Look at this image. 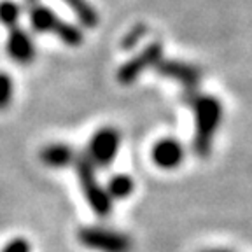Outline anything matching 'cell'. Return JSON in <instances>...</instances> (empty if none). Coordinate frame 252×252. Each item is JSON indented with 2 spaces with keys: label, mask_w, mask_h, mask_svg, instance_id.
<instances>
[{
  "label": "cell",
  "mask_w": 252,
  "mask_h": 252,
  "mask_svg": "<svg viewBox=\"0 0 252 252\" xmlns=\"http://www.w3.org/2000/svg\"><path fill=\"white\" fill-rule=\"evenodd\" d=\"M194 109V153L200 158H207L212 151L214 135L222 119V105L216 96L198 94L193 100Z\"/></svg>",
  "instance_id": "6da1fadb"
},
{
  "label": "cell",
  "mask_w": 252,
  "mask_h": 252,
  "mask_svg": "<svg viewBox=\"0 0 252 252\" xmlns=\"http://www.w3.org/2000/svg\"><path fill=\"white\" fill-rule=\"evenodd\" d=\"M75 170H77L79 184H81L84 198H86L91 210L98 217L109 216L112 210V200L107 194V189L102 188L96 181L93 163L86 156H81L79 159H75Z\"/></svg>",
  "instance_id": "7a4b0ae2"
},
{
  "label": "cell",
  "mask_w": 252,
  "mask_h": 252,
  "mask_svg": "<svg viewBox=\"0 0 252 252\" xmlns=\"http://www.w3.org/2000/svg\"><path fill=\"white\" fill-rule=\"evenodd\" d=\"M77 240L96 252H131L133 240L121 231L102 226H84L77 231Z\"/></svg>",
  "instance_id": "3957f363"
},
{
  "label": "cell",
  "mask_w": 252,
  "mask_h": 252,
  "mask_svg": "<svg viewBox=\"0 0 252 252\" xmlns=\"http://www.w3.org/2000/svg\"><path fill=\"white\" fill-rule=\"evenodd\" d=\"M118 130L114 128H102L91 137L90 147H88V159L93 163V166H107L114 161L119 149Z\"/></svg>",
  "instance_id": "277c9868"
},
{
  "label": "cell",
  "mask_w": 252,
  "mask_h": 252,
  "mask_svg": "<svg viewBox=\"0 0 252 252\" xmlns=\"http://www.w3.org/2000/svg\"><path fill=\"white\" fill-rule=\"evenodd\" d=\"M161 46L159 44H151L138 56L125 63L118 72V81L121 84H131L142 72L149 67H156L158 63L161 62Z\"/></svg>",
  "instance_id": "5b68a950"
},
{
  "label": "cell",
  "mask_w": 252,
  "mask_h": 252,
  "mask_svg": "<svg viewBox=\"0 0 252 252\" xmlns=\"http://www.w3.org/2000/svg\"><path fill=\"white\" fill-rule=\"evenodd\" d=\"M153 161L163 170L177 168L184 161V147L175 138H161L153 147Z\"/></svg>",
  "instance_id": "8992f818"
},
{
  "label": "cell",
  "mask_w": 252,
  "mask_h": 252,
  "mask_svg": "<svg viewBox=\"0 0 252 252\" xmlns=\"http://www.w3.org/2000/svg\"><path fill=\"white\" fill-rule=\"evenodd\" d=\"M7 53L12 62L18 63H30L35 56V47L32 42L30 35L21 28H11L7 39Z\"/></svg>",
  "instance_id": "52a82bcc"
},
{
  "label": "cell",
  "mask_w": 252,
  "mask_h": 252,
  "mask_svg": "<svg viewBox=\"0 0 252 252\" xmlns=\"http://www.w3.org/2000/svg\"><path fill=\"white\" fill-rule=\"evenodd\" d=\"M156 67L159 74L166 75V77L177 79V81H181L188 88H196L198 83H200V72H198V68L191 67L188 63L170 60V62H159Z\"/></svg>",
  "instance_id": "ba28073f"
},
{
  "label": "cell",
  "mask_w": 252,
  "mask_h": 252,
  "mask_svg": "<svg viewBox=\"0 0 252 252\" xmlns=\"http://www.w3.org/2000/svg\"><path fill=\"white\" fill-rule=\"evenodd\" d=\"M40 161L51 168H63L75 161V153L67 144H51L40 151Z\"/></svg>",
  "instance_id": "9c48e42d"
},
{
  "label": "cell",
  "mask_w": 252,
  "mask_h": 252,
  "mask_svg": "<svg viewBox=\"0 0 252 252\" xmlns=\"http://www.w3.org/2000/svg\"><path fill=\"white\" fill-rule=\"evenodd\" d=\"M30 23L35 32L40 33H55L58 32L62 20L46 5H35L30 11Z\"/></svg>",
  "instance_id": "30bf717a"
},
{
  "label": "cell",
  "mask_w": 252,
  "mask_h": 252,
  "mask_svg": "<svg viewBox=\"0 0 252 252\" xmlns=\"http://www.w3.org/2000/svg\"><path fill=\"white\" fill-rule=\"evenodd\" d=\"M105 189H107V194L110 196V200H125V198H128L133 193L135 184L130 175L119 173V175H114V177L110 179L109 186Z\"/></svg>",
  "instance_id": "8fae6325"
},
{
  "label": "cell",
  "mask_w": 252,
  "mask_h": 252,
  "mask_svg": "<svg viewBox=\"0 0 252 252\" xmlns=\"http://www.w3.org/2000/svg\"><path fill=\"white\" fill-rule=\"evenodd\" d=\"M63 2L75 12L77 20L81 21L84 27H88V28L96 27V23H98V14H96V11L93 9V5L88 4L86 0H63Z\"/></svg>",
  "instance_id": "7c38bea8"
},
{
  "label": "cell",
  "mask_w": 252,
  "mask_h": 252,
  "mask_svg": "<svg viewBox=\"0 0 252 252\" xmlns=\"http://www.w3.org/2000/svg\"><path fill=\"white\" fill-rule=\"evenodd\" d=\"M56 35L62 39L63 44H67V46H72V47L81 46V42H83V32L79 30L77 27H74V25L65 23V21H62L58 32H56Z\"/></svg>",
  "instance_id": "4fadbf2b"
},
{
  "label": "cell",
  "mask_w": 252,
  "mask_h": 252,
  "mask_svg": "<svg viewBox=\"0 0 252 252\" xmlns=\"http://www.w3.org/2000/svg\"><path fill=\"white\" fill-rule=\"evenodd\" d=\"M20 14H21V9L18 4L11 2V0H4V2H0V21L5 25V27H11L14 28L20 21Z\"/></svg>",
  "instance_id": "5bb4252c"
},
{
  "label": "cell",
  "mask_w": 252,
  "mask_h": 252,
  "mask_svg": "<svg viewBox=\"0 0 252 252\" xmlns=\"http://www.w3.org/2000/svg\"><path fill=\"white\" fill-rule=\"evenodd\" d=\"M12 79L7 74L0 72V110L5 109V107L11 103L12 100Z\"/></svg>",
  "instance_id": "9a60e30c"
},
{
  "label": "cell",
  "mask_w": 252,
  "mask_h": 252,
  "mask_svg": "<svg viewBox=\"0 0 252 252\" xmlns=\"http://www.w3.org/2000/svg\"><path fill=\"white\" fill-rule=\"evenodd\" d=\"M0 252H32V245L27 238L18 236V238H12L11 242H7Z\"/></svg>",
  "instance_id": "2e32d148"
},
{
  "label": "cell",
  "mask_w": 252,
  "mask_h": 252,
  "mask_svg": "<svg viewBox=\"0 0 252 252\" xmlns=\"http://www.w3.org/2000/svg\"><path fill=\"white\" fill-rule=\"evenodd\" d=\"M146 32H147V28L144 27V25H138V27H135L133 30H131L130 33L125 37V40H123V47H133L135 44L142 39V37L146 35Z\"/></svg>",
  "instance_id": "e0dca14e"
},
{
  "label": "cell",
  "mask_w": 252,
  "mask_h": 252,
  "mask_svg": "<svg viewBox=\"0 0 252 252\" xmlns=\"http://www.w3.org/2000/svg\"><path fill=\"white\" fill-rule=\"evenodd\" d=\"M201 252H233L231 249H205V251H201Z\"/></svg>",
  "instance_id": "ac0fdd59"
},
{
  "label": "cell",
  "mask_w": 252,
  "mask_h": 252,
  "mask_svg": "<svg viewBox=\"0 0 252 252\" xmlns=\"http://www.w3.org/2000/svg\"><path fill=\"white\" fill-rule=\"evenodd\" d=\"M28 2H30V4H33V2H35V0H28Z\"/></svg>",
  "instance_id": "d6986e66"
}]
</instances>
